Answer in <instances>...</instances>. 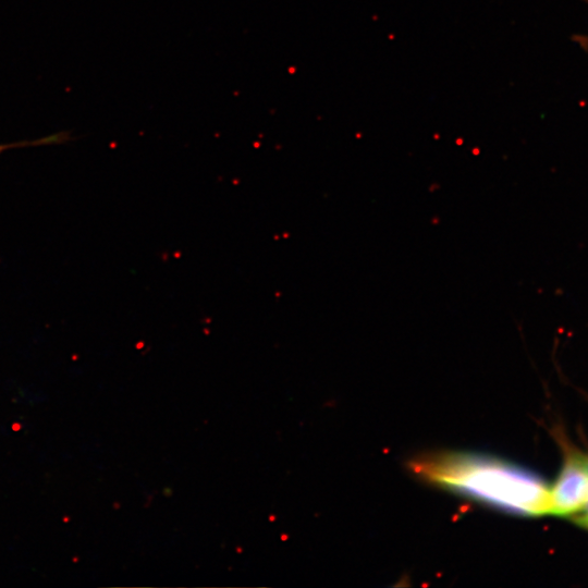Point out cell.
<instances>
[{"instance_id":"obj_1","label":"cell","mask_w":588,"mask_h":588,"mask_svg":"<svg viewBox=\"0 0 588 588\" xmlns=\"http://www.w3.org/2000/svg\"><path fill=\"white\" fill-rule=\"evenodd\" d=\"M408 466L429 483L503 512L550 513V489L541 477L489 454L438 452L416 457Z\"/></svg>"},{"instance_id":"obj_2","label":"cell","mask_w":588,"mask_h":588,"mask_svg":"<svg viewBox=\"0 0 588 588\" xmlns=\"http://www.w3.org/2000/svg\"><path fill=\"white\" fill-rule=\"evenodd\" d=\"M588 503V458L568 453L550 489V514L572 516Z\"/></svg>"}]
</instances>
